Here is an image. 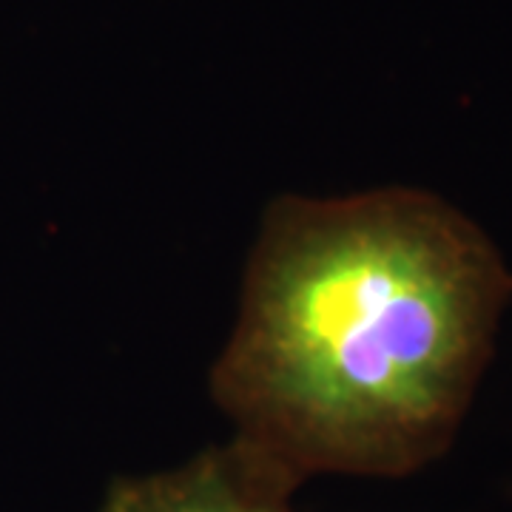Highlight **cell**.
Instances as JSON below:
<instances>
[{"mask_svg": "<svg viewBox=\"0 0 512 512\" xmlns=\"http://www.w3.org/2000/svg\"><path fill=\"white\" fill-rule=\"evenodd\" d=\"M510 296L493 242L427 191L282 197L211 393L234 444L293 490L407 476L450 447Z\"/></svg>", "mask_w": 512, "mask_h": 512, "instance_id": "1", "label": "cell"}, {"mask_svg": "<svg viewBox=\"0 0 512 512\" xmlns=\"http://www.w3.org/2000/svg\"><path fill=\"white\" fill-rule=\"evenodd\" d=\"M291 495V484L231 441L171 473L117 478L100 512H293Z\"/></svg>", "mask_w": 512, "mask_h": 512, "instance_id": "2", "label": "cell"}]
</instances>
